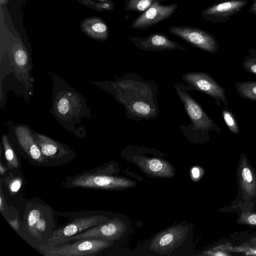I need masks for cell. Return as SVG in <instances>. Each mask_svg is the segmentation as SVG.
<instances>
[{"mask_svg": "<svg viewBox=\"0 0 256 256\" xmlns=\"http://www.w3.org/2000/svg\"><path fill=\"white\" fill-rule=\"evenodd\" d=\"M114 80L97 82L96 84L112 94L124 105L127 118L136 121L155 120L160 114L159 86L152 80L130 72Z\"/></svg>", "mask_w": 256, "mask_h": 256, "instance_id": "6da1fadb", "label": "cell"}, {"mask_svg": "<svg viewBox=\"0 0 256 256\" xmlns=\"http://www.w3.org/2000/svg\"><path fill=\"white\" fill-rule=\"evenodd\" d=\"M56 212L40 198L28 200L18 234L38 251L48 244L56 228Z\"/></svg>", "mask_w": 256, "mask_h": 256, "instance_id": "7a4b0ae2", "label": "cell"}, {"mask_svg": "<svg viewBox=\"0 0 256 256\" xmlns=\"http://www.w3.org/2000/svg\"><path fill=\"white\" fill-rule=\"evenodd\" d=\"M174 86L190 120L188 125L179 124L178 128L190 142L202 144L208 142L210 132H221L220 128L207 114L202 105L188 92L190 90L187 84L178 82Z\"/></svg>", "mask_w": 256, "mask_h": 256, "instance_id": "3957f363", "label": "cell"}, {"mask_svg": "<svg viewBox=\"0 0 256 256\" xmlns=\"http://www.w3.org/2000/svg\"><path fill=\"white\" fill-rule=\"evenodd\" d=\"M116 172L115 164L108 162L79 174L67 176L60 187L116 190L136 185V182L130 179L113 176Z\"/></svg>", "mask_w": 256, "mask_h": 256, "instance_id": "277c9868", "label": "cell"}, {"mask_svg": "<svg viewBox=\"0 0 256 256\" xmlns=\"http://www.w3.org/2000/svg\"><path fill=\"white\" fill-rule=\"evenodd\" d=\"M52 114L66 126L68 122L88 116V109L84 98L64 82L54 81Z\"/></svg>", "mask_w": 256, "mask_h": 256, "instance_id": "5b68a950", "label": "cell"}, {"mask_svg": "<svg viewBox=\"0 0 256 256\" xmlns=\"http://www.w3.org/2000/svg\"><path fill=\"white\" fill-rule=\"evenodd\" d=\"M58 214L68 218L69 221L54 231L48 244H60L66 238L110 219L95 211L58 212Z\"/></svg>", "mask_w": 256, "mask_h": 256, "instance_id": "8992f818", "label": "cell"}, {"mask_svg": "<svg viewBox=\"0 0 256 256\" xmlns=\"http://www.w3.org/2000/svg\"><path fill=\"white\" fill-rule=\"evenodd\" d=\"M113 244V241L105 240L83 238L57 246L43 245L38 252L44 256H94Z\"/></svg>", "mask_w": 256, "mask_h": 256, "instance_id": "52a82bcc", "label": "cell"}, {"mask_svg": "<svg viewBox=\"0 0 256 256\" xmlns=\"http://www.w3.org/2000/svg\"><path fill=\"white\" fill-rule=\"evenodd\" d=\"M8 138L16 152L34 166L48 167L28 126L18 124L10 130Z\"/></svg>", "mask_w": 256, "mask_h": 256, "instance_id": "ba28073f", "label": "cell"}, {"mask_svg": "<svg viewBox=\"0 0 256 256\" xmlns=\"http://www.w3.org/2000/svg\"><path fill=\"white\" fill-rule=\"evenodd\" d=\"M34 135L48 167L66 164L76 156L68 145L33 130Z\"/></svg>", "mask_w": 256, "mask_h": 256, "instance_id": "9c48e42d", "label": "cell"}, {"mask_svg": "<svg viewBox=\"0 0 256 256\" xmlns=\"http://www.w3.org/2000/svg\"><path fill=\"white\" fill-rule=\"evenodd\" d=\"M190 90H196L203 92L215 100L218 106L222 102L225 106L228 104L225 89L221 86L207 72H189L184 74L182 77Z\"/></svg>", "mask_w": 256, "mask_h": 256, "instance_id": "30bf717a", "label": "cell"}, {"mask_svg": "<svg viewBox=\"0 0 256 256\" xmlns=\"http://www.w3.org/2000/svg\"><path fill=\"white\" fill-rule=\"evenodd\" d=\"M168 32L194 46L210 54L217 52L220 48L216 37L201 28L188 26H171Z\"/></svg>", "mask_w": 256, "mask_h": 256, "instance_id": "8fae6325", "label": "cell"}, {"mask_svg": "<svg viewBox=\"0 0 256 256\" xmlns=\"http://www.w3.org/2000/svg\"><path fill=\"white\" fill-rule=\"evenodd\" d=\"M126 230L124 222L120 218H114L67 238L62 244L83 238H98L114 242L121 238Z\"/></svg>", "mask_w": 256, "mask_h": 256, "instance_id": "7c38bea8", "label": "cell"}, {"mask_svg": "<svg viewBox=\"0 0 256 256\" xmlns=\"http://www.w3.org/2000/svg\"><path fill=\"white\" fill-rule=\"evenodd\" d=\"M188 230V226L182 224L170 227L154 236L149 248L160 254H169L182 245L187 236Z\"/></svg>", "mask_w": 256, "mask_h": 256, "instance_id": "4fadbf2b", "label": "cell"}, {"mask_svg": "<svg viewBox=\"0 0 256 256\" xmlns=\"http://www.w3.org/2000/svg\"><path fill=\"white\" fill-rule=\"evenodd\" d=\"M248 0H230L212 4L201 12L206 20L214 23L224 22L240 12L248 4Z\"/></svg>", "mask_w": 256, "mask_h": 256, "instance_id": "5bb4252c", "label": "cell"}, {"mask_svg": "<svg viewBox=\"0 0 256 256\" xmlns=\"http://www.w3.org/2000/svg\"><path fill=\"white\" fill-rule=\"evenodd\" d=\"M156 2L146 10L130 25L135 29L146 28L170 17L178 7L176 4L161 5Z\"/></svg>", "mask_w": 256, "mask_h": 256, "instance_id": "9a60e30c", "label": "cell"}, {"mask_svg": "<svg viewBox=\"0 0 256 256\" xmlns=\"http://www.w3.org/2000/svg\"><path fill=\"white\" fill-rule=\"evenodd\" d=\"M132 160L148 176L172 178L175 174V170L168 161L158 158H148L135 155Z\"/></svg>", "mask_w": 256, "mask_h": 256, "instance_id": "2e32d148", "label": "cell"}, {"mask_svg": "<svg viewBox=\"0 0 256 256\" xmlns=\"http://www.w3.org/2000/svg\"><path fill=\"white\" fill-rule=\"evenodd\" d=\"M130 40L136 47L146 51L188 50L162 34H152L146 38L132 36L130 37Z\"/></svg>", "mask_w": 256, "mask_h": 256, "instance_id": "e0dca14e", "label": "cell"}, {"mask_svg": "<svg viewBox=\"0 0 256 256\" xmlns=\"http://www.w3.org/2000/svg\"><path fill=\"white\" fill-rule=\"evenodd\" d=\"M2 144L4 150L6 166L8 170H20L21 167V163L16 150L10 142L8 136L4 133L2 135Z\"/></svg>", "mask_w": 256, "mask_h": 256, "instance_id": "ac0fdd59", "label": "cell"}, {"mask_svg": "<svg viewBox=\"0 0 256 256\" xmlns=\"http://www.w3.org/2000/svg\"><path fill=\"white\" fill-rule=\"evenodd\" d=\"M20 172L18 171L16 174L10 172L6 176L0 180L4 182L11 196L18 193L24 184V178Z\"/></svg>", "mask_w": 256, "mask_h": 256, "instance_id": "d6986e66", "label": "cell"}, {"mask_svg": "<svg viewBox=\"0 0 256 256\" xmlns=\"http://www.w3.org/2000/svg\"><path fill=\"white\" fill-rule=\"evenodd\" d=\"M235 88L242 98L256 102V82H237Z\"/></svg>", "mask_w": 256, "mask_h": 256, "instance_id": "ffe728a7", "label": "cell"}, {"mask_svg": "<svg viewBox=\"0 0 256 256\" xmlns=\"http://www.w3.org/2000/svg\"><path fill=\"white\" fill-rule=\"evenodd\" d=\"M223 119L230 131L234 134H238L240 128L236 117L228 106H224L222 110Z\"/></svg>", "mask_w": 256, "mask_h": 256, "instance_id": "44dd1931", "label": "cell"}, {"mask_svg": "<svg viewBox=\"0 0 256 256\" xmlns=\"http://www.w3.org/2000/svg\"><path fill=\"white\" fill-rule=\"evenodd\" d=\"M160 0H126L125 10L144 12L156 2Z\"/></svg>", "mask_w": 256, "mask_h": 256, "instance_id": "7402d4cb", "label": "cell"}, {"mask_svg": "<svg viewBox=\"0 0 256 256\" xmlns=\"http://www.w3.org/2000/svg\"><path fill=\"white\" fill-rule=\"evenodd\" d=\"M244 69L247 72L256 75V49L250 48L248 51L242 63Z\"/></svg>", "mask_w": 256, "mask_h": 256, "instance_id": "603a6c76", "label": "cell"}, {"mask_svg": "<svg viewBox=\"0 0 256 256\" xmlns=\"http://www.w3.org/2000/svg\"><path fill=\"white\" fill-rule=\"evenodd\" d=\"M0 210L1 213L4 218L7 216L8 212H14V214H16V210L14 208H12V207L7 204L2 193L1 185L0 194Z\"/></svg>", "mask_w": 256, "mask_h": 256, "instance_id": "cb8c5ba5", "label": "cell"}, {"mask_svg": "<svg viewBox=\"0 0 256 256\" xmlns=\"http://www.w3.org/2000/svg\"><path fill=\"white\" fill-rule=\"evenodd\" d=\"M5 219L8 223V224L18 234L20 232L22 224V222L20 221L18 216L14 219H11L8 218H5Z\"/></svg>", "mask_w": 256, "mask_h": 256, "instance_id": "d4e9b609", "label": "cell"}, {"mask_svg": "<svg viewBox=\"0 0 256 256\" xmlns=\"http://www.w3.org/2000/svg\"><path fill=\"white\" fill-rule=\"evenodd\" d=\"M92 30L98 33L104 34L106 32L107 27L103 23L98 22L92 25Z\"/></svg>", "mask_w": 256, "mask_h": 256, "instance_id": "484cf974", "label": "cell"}, {"mask_svg": "<svg viewBox=\"0 0 256 256\" xmlns=\"http://www.w3.org/2000/svg\"><path fill=\"white\" fill-rule=\"evenodd\" d=\"M242 176L243 178L247 182H250L252 181V175L250 170L248 168H244L242 170Z\"/></svg>", "mask_w": 256, "mask_h": 256, "instance_id": "4316f807", "label": "cell"}, {"mask_svg": "<svg viewBox=\"0 0 256 256\" xmlns=\"http://www.w3.org/2000/svg\"><path fill=\"white\" fill-rule=\"evenodd\" d=\"M8 168L7 166H4L2 164V162H0V176H2L8 171Z\"/></svg>", "mask_w": 256, "mask_h": 256, "instance_id": "83f0119b", "label": "cell"}, {"mask_svg": "<svg viewBox=\"0 0 256 256\" xmlns=\"http://www.w3.org/2000/svg\"><path fill=\"white\" fill-rule=\"evenodd\" d=\"M249 12L256 16V1L250 6Z\"/></svg>", "mask_w": 256, "mask_h": 256, "instance_id": "f1b7e54d", "label": "cell"}, {"mask_svg": "<svg viewBox=\"0 0 256 256\" xmlns=\"http://www.w3.org/2000/svg\"><path fill=\"white\" fill-rule=\"evenodd\" d=\"M248 222L252 224H256V214L251 215L248 218Z\"/></svg>", "mask_w": 256, "mask_h": 256, "instance_id": "f546056e", "label": "cell"}, {"mask_svg": "<svg viewBox=\"0 0 256 256\" xmlns=\"http://www.w3.org/2000/svg\"><path fill=\"white\" fill-rule=\"evenodd\" d=\"M192 174L194 178H197L200 175L199 170L196 168H194L192 170Z\"/></svg>", "mask_w": 256, "mask_h": 256, "instance_id": "4dcf8cb0", "label": "cell"}, {"mask_svg": "<svg viewBox=\"0 0 256 256\" xmlns=\"http://www.w3.org/2000/svg\"><path fill=\"white\" fill-rule=\"evenodd\" d=\"M102 7L104 9H109L110 8V4L108 3H104L102 5Z\"/></svg>", "mask_w": 256, "mask_h": 256, "instance_id": "1f68e13d", "label": "cell"}, {"mask_svg": "<svg viewBox=\"0 0 256 256\" xmlns=\"http://www.w3.org/2000/svg\"><path fill=\"white\" fill-rule=\"evenodd\" d=\"M216 255H224V254H216Z\"/></svg>", "mask_w": 256, "mask_h": 256, "instance_id": "d6a6232c", "label": "cell"}, {"mask_svg": "<svg viewBox=\"0 0 256 256\" xmlns=\"http://www.w3.org/2000/svg\"><path fill=\"white\" fill-rule=\"evenodd\" d=\"M221 1H226V0H220Z\"/></svg>", "mask_w": 256, "mask_h": 256, "instance_id": "836d02e7", "label": "cell"}, {"mask_svg": "<svg viewBox=\"0 0 256 256\" xmlns=\"http://www.w3.org/2000/svg\"></svg>", "mask_w": 256, "mask_h": 256, "instance_id": "e575fe53", "label": "cell"}, {"mask_svg": "<svg viewBox=\"0 0 256 256\" xmlns=\"http://www.w3.org/2000/svg\"></svg>", "mask_w": 256, "mask_h": 256, "instance_id": "d590c367", "label": "cell"}]
</instances>
